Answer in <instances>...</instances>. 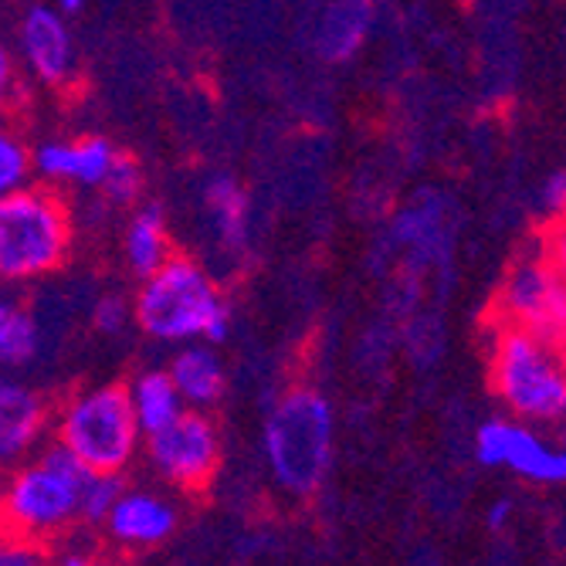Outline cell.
Returning a JSON list of instances; mask_svg holds the SVG:
<instances>
[{
  "label": "cell",
  "mask_w": 566,
  "mask_h": 566,
  "mask_svg": "<svg viewBox=\"0 0 566 566\" xmlns=\"http://www.w3.org/2000/svg\"><path fill=\"white\" fill-rule=\"evenodd\" d=\"M129 319H133V305H129V302H123L119 295L98 298L95 313H92L95 329H98V333H109V336H113V333H123Z\"/></svg>",
  "instance_id": "24"
},
{
  "label": "cell",
  "mask_w": 566,
  "mask_h": 566,
  "mask_svg": "<svg viewBox=\"0 0 566 566\" xmlns=\"http://www.w3.org/2000/svg\"><path fill=\"white\" fill-rule=\"evenodd\" d=\"M126 394H129V407H133L136 428L143 434H153V431L167 428L180 415V410L187 407L167 370H149L143 377H136Z\"/></svg>",
  "instance_id": "17"
},
{
  "label": "cell",
  "mask_w": 566,
  "mask_h": 566,
  "mask_svg": "<svg viewBox=\"0 0 566 566\" xmlns=\"http://www.w3.org/2000/svg\"><path fill=\"white\" fill-rule=\"evenodd\" d=\"M492 384L512 415L523 421H556L566 410V374L549 339L505 326L492 353Z\"/></svg>",
  "instance_id": "4"
},
{
  "label": "cell",
  "mask_w": 566,
  "mask_h": 566,
  "mask_svg": "<svg viewBox=\"0 0 566 566\" xmlns=\"http://www.w3.org/2000/svg\"><path fill=\"white\" fill-rule=\"evenodd\" d=\"M475 454L482 465H502L530 482H563L566 479V454L546 444L533 428L516 421H489L475 434Z\"/></svg>",
  "instance_id": "9"
},
{
  "label": "cell",
  "mask_w": 566,
  "mask_h": 566,
  "mask_svg": "<svg viewBox=\"0 0 566 566\" xmlns=\"http://www.w3.org/2000/svg\"><path fill=\"white\" fill-rule=\"evenodd\" d=\"M265 454L289 492H313L333 458V410L316 390L285 394L265 424Z\"/></svg>",
  "instance_id": "3"
},
{
  "label": "cell",
  "mask_w": 566,
  "mask_h": 566,
  "mask_svg": "<svg viewBox=\"0 0 566 566\" xmlns=\"http://www.w3.org/2000/svg\"><path fill=\"white\" fill-rule=\"evenodd\" d=\"M62 566H98L95 559H88V556H82V553H72V556H65L62 559Z\"/></svg>",
  "instance_id": "30"
},
{
  "label": "cell",
  "mask_w": 566,
  "mask_h": 566,
  "mask_svg": "<svg viewBox=\"0 0 566 566\" xmlns=\"http://www.w3.org/2000/svg\"><path fill=\"white\" fill-rule=\"evenodd\" d=\"M377 0H333L323 24H319V48L329 62H346L364 48L370 24H374Z\"/></svg>",
  "instance_id": "15"
},
{
  "label": "cell",
  "mask_w": 566,
  "mask_h": 566,
  "mask_svg": "<svg viewBox=\"0 0 566 566\" xmlns=\"http://www.w3.org/2000/svg\"><path fill=\"white\" fill-rule=\"evenodd\" d=\"M170 380L177 387V394L184 397V403L193 407H208L221 397L224 390V364L214 353L211 343H190L184 346L174 364H170Z\"/></svg>",
  "instance_id": "14"
},
{
  "label": "cell",
  "mask_w": 566,
  "mask_h": 566,
  "mask_svg": "<svg viewBox=\"0 0 566 566\" xmlns=\"http://www.w3.org/2000/svg\"><path fill=\"white\" fill-rule=\"evenodd\" d=\"M59 444H65L85 469L92 472H119L136 451V418L129 394L123 387H98L69 403Z\"/></svg>",
  "instance_id": "5"
},
{
  "label": "cell",
  "mask_w": 566,
  "mask_h": 566,
  "mask_svg": "<svg viewBox=\"0 0 566 566\" xmlns=\"http://www.w3.org/2000/svg\"><path fill=\"white\" fill-rule=\"evenodd\" d=\"M98 187L106 190V197H109L113 203H133V200L143 193V170L136 167V160L119 157V153H116V160H113L109 174L102 177Z\"/></svg>",
  "instance_id": "23"
},
{
  "label": "cell",
  "mask_w": 566,
  "mask_h": 566,
  "mask_svg": "<svg viewBox=\"0 0 566 566\" xmlns=\"http://www.w3.org/2000/svg\"><path fill=\"white\" fill-rule=\"evenodd\" d=\"M92 469L65 448H48L31 469L18 472L8 489V516L24 530H55L78 512V495Z\"/></svg>",
  "instance_id": "6"
},
{
  "label": "cell",
  "mask_w": 566,
  "mask_h": 566,
  "mask_svg": "<svg viewBox=\"0 0 566 566\" xmlns=\"http://www.w3.org/2000/svg\"><path fill=\"white\" fill-rule=\"evenodd\" d=\"M21 55L28 69L48 82L62 85L75 69V44L72 31L65 24V14L59 8H31L21 24Z\"/></svg>",
  "instance_id": "11"
},
{
  "label": "cell",
  "mask_w": 566,
  "mask_h": 566,
  "mask_svg": "<svg viewBox=\"0 0 566 566\" xmlns=\"http://www.w3.org/2000/svg\"><path fill=\"white\" fill-rule=\"evenodd\" d=\"M72 218L51 187H18L0 197V285L51 275L69 254Z\"/></svg>",
  "instance_id": "2"
},
{
  "label": "cell",
  "mask_w": 566,
  "mask_h": 566,
  "mask_svg": "<svg viewBox=\"0 0 566 566\" xmlns=\"http://www.w3.org/2000/svg\"><path fill=\"white\" fill-rule=\"evenodd\" d=\"M0 566H41V556L24 543H0Z\"/></svg>",
  "instance_id": "25"
},
{
  "label": "cell",
  "mask_w": 566,
  "mask_h": 566,
  "mask_svg": "<svg viewBox=\"0 0 566 566\" xmlns=\"http://www.w3.org/2000/svg\"><path fill=\"white\" fill-rule=\"evenodd\" d=\"M394 241L424 259H441V248L448 241V218L441 197H421L418 203L394 221Z\"/></svg>",
  "instance_id": "18"
},
{
  "label": "cell",
  "mask_w": 566,
  "mask_h": 566,
  "mask_svg": "<svg viewBox=\"0 0 566 566\" xmlns=\"http://www.w3.org/2000/svg\"><path fill=\"white\" fill-rule=\"evenodd\" d=\"M203 208L224 248L241 251L248 241V193L234 177H214L203 187Z\"/></svg>",
  "instance_id": "19"
},
{
  "label": "cell",
  "mask_w": 566,
  "mask_h": 566,
  "mask_svg": "<svg viewBox=\"0 0 566 566\" xmlns=\"http://www.w3.org/2000/svg\"><path fill=\"white\" fill-rule=\"evenodd\" d=\"M543 200H546V208H549L553 214H563V203H566V174H563V170H556V174L549 177Z\"/></svg>",
  "instance_id": "26"
},
{
  "label": "cell",
  "mask_w": 566,
  "mask_h": 566,
  "mask_svg": "<svg viewBox=\"0 0 566 566\" xmlns=\"http://www.w3.org/2000/svg\"><path fill=\"white\" fill-rule=\"evenodd\" d=\"M106 520H109V530L116 539L136 543V546H153V543H164L174 533L177 512L167 502H160L157 495L129 492L113 502Z\"/></svg>",
  "instance_id": "13"
},
{
  "label": "cell",
  "mask_w": 566,
  "mask_h": 566,
  "mask_svg": "<svg viewBox=\"0 0 566 566\" xmlns=\"http://www.w3.org/2000/svg\"><path fill=\"white\" fill-rule=\"evenodd\" d=\"M133 323L160 343H224L231 305L197 262L170 254L149 272L133 302Z\"/></svg>",
  "instance_id": "1"
},
{
  "label": "cell",
  "mask_w": 566,
  "mask_h": 566,
  "mask_svg": "<svg viewBox=\"0 0 566 566\" xmlns=\"http://www.w3.org/2000/svg\"><path fill=\"white\" fill-rule=\"evenodd\" d=\"M502 313L512 326L556 343L566 323V285L559 269L546 259H523L502 285Z\"/></svg>",
  "instance_id": "7"
},
{
  "label": "cell",
  "mask_w": 566,
  "mask_h": 566,
  "mask_svg": "<svg viewBox=\"0 0 566 566\" xmlns=\"http://www.w3.org/2000/svg\"><path fill=\"white\" fill-rule=\"evenodd\" d=\"M123 251H126V262L133 269V275L146 279L149 272H157L170 254V234H167V218L157 203H146L139 208L126 228V238H123Z\"/></svg>",
  "instance_id": "16"
},
{
  "label": "cell",
  "mask_w": 566,
  "mask_h": 566,
  "mask_svg": "<svg viewBox=\"0 0 566 566\" xmlns=\"http://www.w3.org/2000/svg\"><path fill=\"white\" fill-rule=\"evenodd\" d=\"M149 438V458L153 465L160 469V475H167L170 482L180 485H200L218 465V431L214 424L197 415V410H180V415L160 428L146 434Z\"/></svg>",
  "instance_id": "8"
},
{
  "label": "cell",
  "mask_w": 566,
  "mask_h": 566,
  "mask_svg": "<svg viewBox=\"0 0 566 566\" xmlns=\"http://www.w3.org/2000/svg\"><path fill=\"white\" fill-rule=\"evenodd\" d=\"M116 160V146L102 136L82 139H51L31 153V170L48 184H78L98 187Z\"/></svg>",
  "instance_id": "10"
},
{
  "label": "cell",
  "mask_w": 566,
  "mask_h": 566,
  "mask_svg": "<svg viewBox=\"0 0 566 566\" xmlns=\"http://www.w3.org/2000/svg\"><path fill=\"white\" fill-rule=\"evenodd\" d=\"M509 516H512V502L502 499V502H495V505L489 509V526H492V530H502V526L509 523Z\"/></svg>",
  "instance_id": "28"
},
{
  "label": "cell",
  "mask_w": 566,
  "mask_h": 566,
  "mask_svg": "<svg viewBox=\"0 0 566 566\" xmlns=\"http://www.w3.org/2000/svg\"><path fill=\"white\" fill-rule=\"evenodd\" d=\"M119 495H123L119 472H92V479L85 482V489L78 495V512L85 520H106Z\"/></svg>",
  "instance_id": "21"
},
{
  "label": "cell",
  "mask_w": 566,
  "mask_h": 566,
  "mask_svg": "<svg viewBox=\"0 0 566 566\" xmlns=\"http://www.w3.org/2000/svg\"><path fill=\"white\" fill-rule=\"evenodd\" d=\"M11 88H14V62L4 48H0V113L8 109V98H11Z\"/></svg>",
  "instance_id": "27"
},
{
  "label": "cell",
  "mask_w": 566,
  "mask_h": 566,
  "mask_svg": "<svg viewBox=\"0 0 566 566\" xmlns=\"http://www.w3.org/2000/svg\"><path fill=\"white\" fill-rule=\"evenodd\" d=\"M41 424L44 400L31 387L0 377V461L21 458L41 434Z\"/></svg>",
  "instance_id": "12"
},
{
  "label": "cell",
  "mask_w": 566,
  "mask_h": 566,
  "mask_svg": "<svg viewBox=\"0 0 566 566\" xmlns=\"http://www.w3.org/2000/svg\"><path fill=\"white\" fill-rule=\"evenodd\" d=\"M85 4H88V0H59V11L62 14H78Z\"/></svg>",
  "instance_id": "29"
},
{
  "label": "cell",
  "mask_w": 566,
  "mask_h": 566,
  "mask_svg": "<svg viewBox=\"0 0 566 566\" xmlns=\"http://www.w3.org/2000/svg\"><path fill=\"white\" fill-rule=\"evenodd\" d=\"M28 174H31V153L28 146L0 126V197L18 190L28 184Z\"/></svg>",
  "instance_id": "22"
},
{
  "label": "cell",
  "mask_w": 566,
  "mask_h": 566,
  "mask_svg": "<svg viewBox=\"0 0 566 566\" xmlns=\"http://www.w3.org/2000/svg\"><path fill=\"white\" fill-rule=\"evenodd\" d=\"M38 353V326L14 298L0 295V367H24Z\"/></svg>",
  "instance_id": "20"
}]
</instances>
